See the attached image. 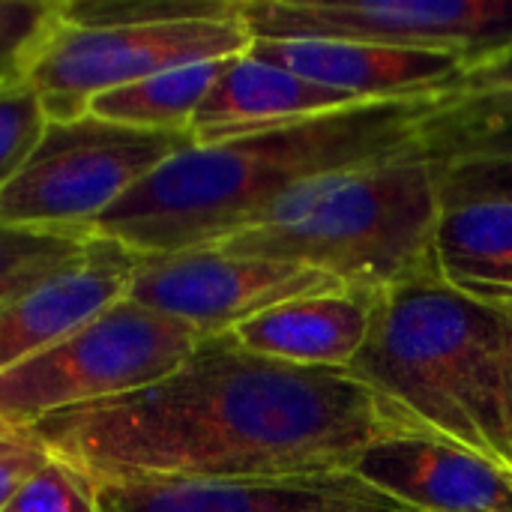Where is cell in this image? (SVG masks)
<instances>
[{"label":"cell","instance_id":"22","mask_svg":"<svg viewBox=\"0 0 512 512\" xmlns=\"http://www.w3.org/2000/svg\"><path fill=\"white\" fill-rule=\"evenodd\" d=\"M45 129L48 114L30 84L0 93V189L21 171Z\"/></svg>","mask_w":512,"mask_h":512},{"label":"cell","instance_id":"15","mask_svg":"<svg viewBox=\"0 0 512 512\" xmlns=\"http://www.w3.org/2000/svg\"><path fill=\"white\" fill-rule=\"evenodd\" d=\"M351 105L363 102L243 51L225 60L219 78L195 111L189 132L195 144H216Z\"/></svg>","mask_w":512,"mask_h":512},{"label":"cell","instance_id":"21","mask_svg":"<svg viewBox=\"0 0 512 512\" xmlns=\"http://www.w3.org/2000/svg\"><path fill=\"white\" fill-rule=\"evenodd\" d=\"M57 27L60 0H0V93L27 84Z\"/></svg>","mask_w":512,"mask_h":512},{"label":"cell","instance_id":"2","mask_svg":"<svg viewBox=\"0 0 512 512\" xmlns=\"http://www.w3.org/2000/svg\"><path fill=\"white\" fill-rule=\"evenodd\" d=\"M426 96L363 102L255 135L189 144L132 186L90 228L132 255L219 246L291 189L420 150Z\"/></svg>","mask_w":512,"mask_h":512},{"label":"cell","instance_id":"16","mask_svg":"<svg viewBox=\"0 0 512 512\" xmlns=\"http://www.w3.org/2000/svg\"><path fill=\"white\" fill-rule=\"evenodd\" d=\"M417 144L435 165L512 153V42L429 93Z\"/></svg>","mask_w":512,"mask_h":512},{"label":"cell","instance_id":"14","mask_svg":"<svg viewBox=\"0 0 512 512\" xmlns=\"http://www.w3.org/2000/svg\"><path fill=\"white\" fill-rule=\"evenodd\" d=\"M375 309L378 294L333 288L276 303L234 327L228 336L267 360L345 372L372 333Z\"/></svg>","mask_w":512,"mask_h":512},{"label":"cell","instance_id":"11","mask_svg":"<svg viewBox=\"0 0 512 512\" xmlns=\"http://www.w3.org/2000/svg\"><path fill=\"white\" fill-rule=\"evenodd\" d=\"M351 474L417 512H512V471L423 432L378 441Z\"/></svg>","mask_w":512,"mask_h":512},{"label":"cell","instance_id":"10","mask_svg":"<svg viewBox=\"0 0 512 512\" xmlns=\"http://www.w3.org/2000/svg\"><path fill=\"white\" fill-rule=\"evenodd\" d=\"M96 512H417L357 474L294 480H93Z\"/></svg>","mask_w":512,"mask_h":512},{"label":"cell","instance_id":"20","mask_svg":"<svg viewBox=\"0 0 512 512\" xmlns=\"http://www.w3.org/2000/svg\"><path fill=\"white\" fill-rule=\"evenodd\" d=\"M234 15L237 0H60V18L72 27H135Z\"/></svg>","mask_w":512,"mask_h":512},{"label":"cell","instance_id":"8","mask_svg":"<svg viewBox=\"0 0 512 512\" xmlns=\"http://www.w3.org/2000/svg\"><path fill=\"white\" fill-rule=\"evenodd\" d=\"M255 39H351L480 60L512 42V0H240Z\"/></svg>","mask_w":512,"mask_h":512},{"label":"cell","instance_id":"1","mask_svg":"<svg viewBox=\"0 0 512 512\" xmlns=\"http://www.w3.org/2000/svg\"><path fill=\"white\" fill-rule=\"evenodd\" d=\"M90 480H294L345 474L378 441L420 429L339 369L204 339L168 378L27 426Z\"/></svg>","mask_w":512,"mask_h":512},{"label":"cell","instance_id":"23","mask_svg":"<svg viewBox=\"0 0 512 512\" xmlns=\"http://www.w3.org/2000/svg\"><path fill=\"white\" fill-rule=\"evenodd\" d=\"M3 512H96L93 480L51 456L6 504Z\"/></svg>","mask_w":512,"mask_h":512},{"label":"cell","instance_id":"5","mask_svg":"<svg viewBox=\"0 0 512 512\" xmlns=\"http://www.w3.org/2000/svg\"><path fill=\"white\" fill-rule=\"evenodd\" d=\"M204 336L132 300H117L57 345L0 375V423L45 417L144 390L180 369Z\"/></svg>","mask_w":512,"mask_h":512},{"label":"cell","instance_id":"6","mask_svg":"<svg viewBox=\"0 0 512 512\" xmlns=\"http://www.w3.org/2000/svg\"><path fill=\"white\" fill-rule=\"evenodd\" d=\"M192 141V132L132 129L93 114L48 120L30 159L0 189V225L90 231L132 186Z\"/></svg>","mask_w":512,"mask_h":512},{"label":"cell","instance_id":"7","mask_svg":"<svg viewBox=\"0 0 512 512\" xmlns=\"http://www.w3.org/2000/svg\"><path fill=\"white\" fill-rule=\"evenodd\" d=\"M240 3V0H237ZM252 36L234 18H198L135 27H72L63 24L36 57L27 84L42 99L48 120H72L87 105L132 81L249 51Z\"/></svg>","mask_w":512,"mask_h":512},{"label":"cell","instance_id":"19","mask_svg":"<svg viewBox=\"0 0 512 512\" xmlns=\"http://www.w3.org/2000/svg\"><path fill=\"white\" fill-rule=\"evenodd\" d=\"M87 228H30L0 225V312L75 267L93 246Z\"/></svg>","mask_w":512,"mask_h":512},{"label":"cell","instance_id":"4","mask_svg":"<svg viewBox=\"0 0 512 512\" xmlns=\"http://www.w3.org/2000/svg\"><path fill=\"white\" fill-rule=\"evenodd\" d=\"M441 174L420 150L315 177L216 249L285 261L330 276L348 291L384 294L435 276Z\"/></svg>","mask_w":512,"mask_h":512},{"label":"cell","instance_id":"12","mask_svg":"<svg viewBox=\"0 0 512 512\" xmlns=\"http://www.w3.org/2000/svg\"><path fill=\"white\" fill-rule=\"evenodd\" d=\"M249 51L360 102L426 96L465 66L453 54L405 51L351 39H255Z\"/></svg>","mask_w":512,"mask_h":512},{"label":"cell","instance_id":"17","mask_svg":"<svg viewBox=\"0 0 512 512\" xmlns=\"http://www.w3.org/2000/svg\"><path fill=\"white\" fill-rule=\"evenodd\" d=\"M435 279L477 303L512 309V201L444 204L432 240Z\"/></svg>","mask_w":512,"mask_h":512},{"label":"cell","instance_id":"3","mask_svg":"<svg viewBox=\"0 0 512 512\" xmlns=\"http://www.w3.org/2000/svg\"><path fill=\"white\" fill-rule=\"evenodd\" d=\"M423 435L512 471V309L420 276L378 294L372 333L345 369Z\"/></svg>","mask_w":512,"mask_h":512},{"label":"cell","instance_id":"25","mask_svg":"<svg viewBox=\"0 0 512 512\" xmlns=\"http://www.w3.org/2000/svg\"><path fill=\"white\" fill-rule=\"evenodd\" d=\"M48 459V447L30 429L0 423V512Z\"/></svg>","mask_w":512,"mask_h":512},{"label":"cell","instance_id":"9","mask_svg":"<svg viewBox=\"0 0 512 512\" xmlns=\"http://www.w3.org/2000/svg\"><path fill=\"white\" fill-rule=\"evenodd\" d=\"M333 288L342 285L309 267L204 246L174 255H135L126 300L213 339L276 303Z\"/></svg>","mask_w":512,"mask_h":512},{"label":"cell","instance_id":"24","mask_svg":"<svg viewBox=\"0 0 512 512\" xmlns=\"http://www.w3.org/2000/svg\"><path fill=\"white\" fill-rule=\"evenodd\" d=\"M438 174H441V207L459 201H477V198L512 201V153L438 165Z\"/></svg>","mask_w":512,"mask_h":512},{"label":"cell","instance_id":"13","mask_svg":"<svg viewBox=\"0 0 512 512\" xmlns=\"http://www.w3.org/2000/svg\"><path fill=\"white\" fill-rule=\"evenodd\" d=\"M135 255L96 237L90 252L60 276L0 312V375L66 339L84 321L126 297Z\"/></svg>","mask_w":512,"mask_h":512},{"label":"cell","instance_id":"18","mask_svg":"<svg viewBox=\"0 0 512 512\" xmlns=\"http://www.w3.org/2000/svg\"><path fill=\"white\" fill-rule=\"evenodd\" d=\"M231 60V57H228ZM225 60L195 63L183 69H168L126 87L108 90L87 105V114L150 132H189L195 111L219 78Z\"/></svg>","mask_w":512,"mask_h":512}]
</instances>
